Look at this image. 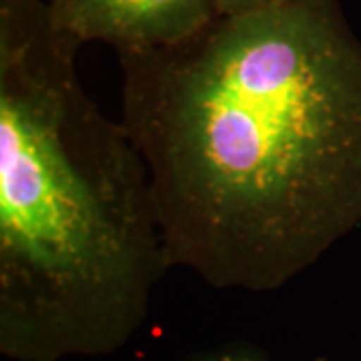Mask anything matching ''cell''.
I'll list each match as a JSON object with an SVG mask.
<instances>
[{"mask_svg": "<svg viewBox=\"0 0 361 361\" xmlns=\"http://www.w3.org/2000/svg\"><path fill=\"white\" fill-rule=\"evenodd\" d=\"M118 65L171 267L275 291L360 229L361 40L339 0L217 16Z\"/></svg>", "mask_w": 361, "mask_h": 361, "instance_id": "6da1fadb", "label": "cell"}, {"mask_svg": "<svg viewBox=\"0 0 361 361\" xmlns=\"http://www.w3.org/2000/svg\"><path fill=\"white\" fill-rule=\"evenodd\" d=\"M49 2L0 0V353L103 357L171 269L149 167L87 94Z\"/></svg>", "mask_w": 361, "mask_h": 361, "instance_id": "7a4b0ae2", "label": "cell"}, {"mask_svg": "<svg viewBox=\"0 0 361 361\" xmlns=\"http://www.w3.org/2000/svg\"><path fill=\"white\" fill-rule=\"evenodd\" d=\"M52 23L85 42H106L116 52L179 44L211 25L213 0H51Z\"/></svg>", "mask_w": 361, "mask_h": 361, "instance_id": "3957f363", "label": "cell"}, {"mask_svg": "<svg viewBox=\"0 0 361 361\" xmlns=\"http://www.w3.org/2000/svg\"><path fill=\"white\" fill-rule=\"evenodd\" d=\"M183 361H273L265 349L257 348L253 343L245 341H233V343H223L217 348L201 349L195 351L189 357ZM325 361V360H317Z\"/></svg>", "mask_w": 361, "mask_h": 361, "instance_id": "277c9868", "label": "cell"}, {"mask_svg": "<svg viewBox=\"0 0 361 361\" xmlns=\"http://www.w3.org/2000/svg\"><path fill=\"white\" fill-rule=\"evenodd\" d=\"M219 16H243L281 4L285 0H213Z\"/></svg>", "mask_w": 361, "mask_h": 361, "instance_id": "5b68a950", "label": "cell"}]
</instances>
